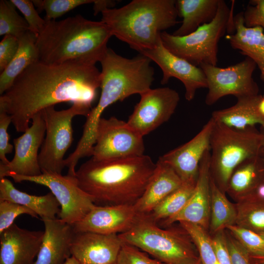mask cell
<instances>
[{
	"label": "cell",
	"instance_id": "cell-26",
	"mask_svg": "<svg viewBox=\"0 0 264 264\" xmlns=\"http://www.w3.org/2000/svg\"><path fill=\"white\" fill-rule=\"evenodd\" d=\"M220 0H177L178 16L182 24L172 34L184 36L211 22L217 15Z\"/></svg>",
	"mask_w": 264,
	"mask_h": 264
},
{
	"label": "cell",
	"instance_id": "cell-46",
	"mask_svg": "<svg viewBox=\"0 0 264 264\" xmlns=\"http://www.w3.org/2000/svg\"><path fill=\"white\" fill-rule=\"evenodd\" d=\"M258 109L260 113L264 115V95H262L258 104Z\"/></svg>",
	"mask_w": 264,
	"mask_h": 264
},
{
	"label": "cell",
	"instance_id": "cell-48",
	"mask_svg": "<svg viewBox=\"0 0 264 264\" xmlns=\"http://www.w3.org/2000/svg\"><path fill=\"white\" fill-rule=\"evenodd\" d=\"M261 132H262L263 136V146H262V153L263 154V156L264 158V130L261 128Z\"/></svg>",
	"mask_w": 264,
	"mask_h": 264
},
{
	"label": "cell",
	"instance_id": "cell-31",
	"mask_svg": "<svg viewBox=\"0 0 264 264\" xmlns=\"http://www.w3.org/2000/svg\"><path fill=\"white\" fill-rule=\"evenodd\" d=\"M196 183H182L178 188L173 191L149 214L156 222L164 220L179 212L186 204L192 196Z\"/></svg>",
	"mask_w": 264,
	"mask_h": 264
},
{
	"label": "cell",
	"instance_id": "cell-34",
	"mask_svg": "<svg viewBox=\"0 0 264 264\" xmlns=\"http://www.w3.org/2000/svg\"><path fill=\"white\" fill-rule=\"evenodd\" d=\"M95 0H33L34 6L41 12L44 10V19L55 20L75 8L86 4L94 3Z\"/></svg>",
	"mask_w": 264,
	"mask_h": 264
},
{
	"label": "cell",
	"instance_id": "cell-18",
	"mask_svg": "<svg viewBox=\"0 0 264 264\" xmlns=\"http://www.w3.org/2000/svg\"><path fill=\"white\" fill-rule=\"evenodd\" d=\"M138 215L134 205H95L81 220L72 226L74 232L119 234L132 228Z\"/></svg>",
	"mask_w": 264,
	"mask_h": 264
},
{
	"label": "cell",
	"instance_id": "cell-49",
	"mask_svg": "<svg viewBox=\"0 0 264 264\" xmlns=\"http://www.w3.org/2000/svg\"><path fill=\"white\" fill-rule=\"evenodd\" d=\"M192 264H203L201 262L200 258H199V259H198V260L197 261H196V262H195L194 263H193Z\"/></svg>",
	"mask_w": 264,
	"mask_h": 264
},
{
	"label": "cell",
	"instance_id": "cell-44",
	"mask_svg": "<svg viewBox=\"0 0 264 264\" xmlns=\"http://www.w3.org/2000/svg\"><path fill=\"white\" fill-rule=\"evenodd\" d=\"M116 1L110 0H95L94 2L93 10L94 15L99 12L110 8L116 4Z\"/></svg>",
	"mask_w": 264,
	"mask_h": 264
},
{
	"label": "cell",
	"instance_id": "cell-32",
	"mask_svg": "<svg viewBox=\"0 0 264 264\" xmlns=\"http://www.w3.org/2000/svg\"><path fill=\"white\" fill-rule=\"evenodd\" d=\"M10 0L0 1V35H10L19 39L29 31L24 18L17 12Z\"/></svg>",
	"mask_w": 264,
	"mask_h": 264
},
{
	"label": "cell",
	"instance_id": "cell-45",
	"mask_svg": "<svg viewBox=\"0 0 264 264\" xmlns=\"http://www.w3.org/2000/svg\"><path fill=\"white\" fill-rule=\"evenodd\" d=\"M250 257L252 264H264V256Z\"/></svg>",
	"mask_w": 264,
	"mask_h": 264
},
{
	"label": "cell",
	"instance_id": "cell-41",
	"mask_svg": "<svg viewBox=\"0 0 264 264\" xmlns=\"http://www.w3.org/2000/svg\"><path fill=\"white\" fill-rule=\"evenodd\" d=\"M19 39L13 36H4L0 43V71L1 72L11 62L19 48Z\"/></svg>",
	"mask_w": 264,
	"mask_h": 264
},
{
	"label": "cell",
	"instance_id": "cell-1",
	"mask_svg": "<svg viewBox=\"0 0 264 264\" xmlns=\"http://www.w3.org/2000/svg\"><path fill=\"white\" fill-rule=\"evenodd\" d=\"M100 84V72L95 65L39 61L27 67L0 95V108L11 116L16 131L24 132L35 114L58 103H77L92 109Z\"/></svg>",
	"mask_w": 264,
	"mask_h": 264
},
{
	"label": "cell",
	"instance_id": "cell-47",
	"mask_svg": "<svg viewBox=\"0 0 264 264\" xmlns=\"http://www.w3.org/2000/svg\"><path fill=\"white\" fill-rule=\"evenodd\" d=\"M64 264H79L78 262L72 256L70 257Z\"/></svg>",
	"mask_w": 264,
	"mask_h": 264
},
{
	"label": "cell",
	"instance_id": "cell-27",
	"mask_svg": "<svg viewBox=\"0 0 264 264\" xmlns=\"http://www.w3.org/2000/svg\"><path fill=\"white\" fill-rule=\"evenodd\" d=\"M263 183L264 158L261 152L260 154L245 159L234 169L226 190L234 196L242 198L255 192Z\"/></svg>",
	"mask_w": 264,
	"mask_h": 264
},
{
	"label": "cell",
	"instance_id": "cell-16",
	"mask_svg": "<svg viewBox=\"0 0 264 264\" xmlns=\"http://www.w3.org/2000/svg\"><path fill=\"white\" fill-rule=\"evenodd\" d=\"M214 123L211 118L190 140L159 157L174 169L183 183H196L201 159L210 149V137Z\"/></svg>",
	"mask_w": 264,
	"mask_h": 264
},
{
	"label": "cell",
	"instance_id": "cell-35",
	"mask_svg": "<svg viewBox=\"0 0 264 264\" xmlns=\"http://www.w3.org/2000/svg\"><path fill=\"white\" fill-rule=\"evenodd\" d=\"M251 257L264 256V240L249 229L232 225L227 227Z\"/></svg>",
	"mask_w": 264,
	"mask_h": 264
},
{
	"label": "cell",
	"instance_id": "cell-2",
	"mask_svg": "<svg viewBox=\"0 0 264 264\" xmlns=\"http://www.w3.org/2000/svg\"><path fill=\"white\" fill-rule=\"evenodd\" d=\"M155 167L156 163L145 154L102 160L91 157L76 171L75 176L96 205H134Z\"/></svg>",
	"mask_w": 264,
	"mask_h": 264
},
{
	"label": "cell",
	"instance_id": "cell-12",
	"mask_svg": "<svg viewBox=\"0 0 264 264\" xmlns=\"http://www.w3.org/2000/svg\"><path fill=\"white\" fill-rule=\"evenodd\" d=\"M143 137L127 122L112 116L98 123L91 157L102 160L144 155Z\"/></svg>",
	"mask_w": 264,
	"mask_h": 264
},
{
	"label": "cell",
	"instance_id": "cell-39",
	"mask_svg": "<svg viewBox=\"0 0 264 264\" xmlns=\"http://www.w3.org/2000/svg\"><path fill=\"white\" fill-rule=\"evenodd\" d=\"M242 12L245 26L260 27L264 30V0H250Z\"/></svg>",
	"mask_w": 264,
	"mask_h": 264
},
{
	"label": "cell",
	"instance_id": "cell-33",
	"mask_svg": "<svg viewBox=\"0 0 264 264\" xmlns=\"http://www.w3.org/2000/svg\"><path fill=\"white\" fill-rule=\"evenodd\" d=\"M196 247L203 264H219L211 239L206 229L196 224L179 222Z\"/></svg>",
	"mask_w": 264,
	"mask_h": 264
},
{
	"label": "cell",
	"instance_id": "cell-6",
	"mask_svg": "<svg viewBox=\"0 0 264 264\" xmlns=\"http://www.w3.org/2000/svg\"><path fill=\"white\" fill-rule=\"evenodd\" d=\"M214 122L210 137L209 171L223 192L234 169L245 159L261 153L263 136L255 126L239 130Z\"/></svg>",
	"mask_w": 264,
	"mask_h": 264
},
{
	"label": "cell",
	"instance_id": "cell-42",
	"mask_svg": "<svg viewBox=\"0 0 264 264\" xmlns=\"http://www.w3.org/2000/svg\"><path fill=\"white\" fill-rule=\"evenodd\" d=\"M226 241L233 264H252L249 253L236 239L226 238Z\"/></svg>",
	"mask_w": 264,
	"mask_h": 264
},
{
	"label": "cell",
	"instance_id": "cell-17",
	"mask_svg": "<svg viewBox=\"0 0 264 264\" xmlns=\"http://www.w3.org/2000/svg\"><path fill=\"white\" fill-rule=\"evenodd\" d=\"M122 243L118 234L74 232L71 255L79 264H116Z\"/></svg>",
	"mask_w": 264,
	"mask_h": 264
},
{
	"label": "cell",
	"instance_id": "cell-15",
	"mask_svg": "<svg viewBox=\"0 0 264 264\" xmlns=\"http://www.w3.org/2000/svg\"><path fill=\"white\" fill-rule=\"evenodd\" d=\"M155 62L162 71L161 83L167 84L171 78L180 80L184 85L185 99L195 97L198 89L207 88L206 76L202 69L170 52L163 45L161 38L153 48L139 52Z\"/></svg>",
	"mask_w": 264,
	"mask_h": 264
},
{
	"label": "cell",
	"instance_id": "cell-23",
	"mask_svg": "<svg viewBox=\"0 0 264 264\" xmlns=\"http://www.w3.org/2000/svg\"><path fill=\"white\" fill-rule=\"evenodd\" d=\"M235 31L225 38L231 46L251 59L260 71L264 83V30L260 27H247L244 24L243 12L234 17Z\"/></svg>",
	"mask_w": 264,
	"mask_h": 264
},
{
	"label": "cell",
	"instance_id": "cell-8",
	"mask_svg": "<svg viewBox=\"0 0 264 264\" xmlns=\"http://www.w3.org/2000/svg\"><path fill=\"white\" fill-rule=\"evenodd\" d=\"M234 17L233 5L230 9L224 0H220L217 15L211 22L184 36L163 31L161 40L170 52L196 66H217L219 42L234 23Z\"/></svg>",
	"mask_w": 264,
	"mask_h": 264
},
{
	"label": "cell",
	"instance_id": "cell-25",
	"mask_svg": "<svg viewBox=\"0 0 264 264\" xmlns=\"http://www.w3.org/2000/svg\"><path fill=\"white\" fill-rule=\"evenodd\" d=\"M6 200L27 207L42 219H54L60 212V204L50 192L43 196L28 194L16 189L6 177L0 178V201Z\"/></svg>",
	"mask_w": 264,
	"mask_h": 264
},
{
	"label": "cell",
	"instance_id": "cell-5",
	"mask_svg": "<svg viewBox=\"0 0 264 264\" xmlns=\"http://www.w3.org/2000/svg\"><path fill=\"white\" fill-rule=\"evenodd\" d=\"M101 13L112 36L139 53L154 47L160 33L179 22L175 0H133Z\"/></svg>",
	"mask_w": 264,
	"mask_h": 264
},
{
	"label": "cell",
	"instance_id": "cell-37",
	"mask_svg": "<svg viewBox=\"0 0 264 264\" xmlns=\"http://www.w3.org/2000/svg\"><path fill=\"white\" fill-rule=\"evenodd\" d=\"M13 4L23 15L29 31L37 37L44 28L45 20L39 15L32 0H10Z\"/></svg>",
	"mask_w": 264,
	"mask_h": 264
},
{
	"label": "cell",
	"instance_id": "cell-30",
	"mask_svg": "<svg viewBox=\"0 0 264 264\" xmlns=\"http://www.w3.org/2000/svg\"><path fill=\"white\" fill-rule=\"evenodd\" d=\"M242 203L237 207V225L257 233L264 232V199L253 193L242 197Z\"/></svg>",
	"mask_w": 264,
	"mask_h": 264
},
{
	"label": "cell",
	"instance_id": "cell-19",
	"mask_svg": "<svg viewBox=\"0 0 264 264\" xmlns=\"http://www.w3.org/2000/svg\"><path fill=\"white\" fill-rule=\"evenodd\" d=\"M210 149L204 154L199 163L198 176L194 193L184 207L177 214L163 220L169 225L185 221L198 224L206 230L210 218Z\"/></svg>",
	"mask_w": 264,
	"mask_h": 264
},
{
	"label": "cell",
	"instance_id": "cell-28",
	"mask_svg": "<svg viewBox=\"0 0 264 264\" xmlns=\"http://www.w3.org/2000/svg\"><path fill=\"white\" fill-rule=\"evenodd\" d=\"M37 37L30 31L19 39L18 51L9 64L0 73V94L2 95L13 85L17 78L29 66L40 61L36 42Z\"/></svg>",
	"mask_w": 264,
	"mask_h": 264
},
{
	"label": "cell",
	"instance_id": "cell-50",
	"mask_svg": "<svg viewBox=\"0 0 264 264\" xmlns=\"http://www.w3.org/2000/svg\"><path fill=\"white\" fill-rule=\"evenodd\" d=\"M258 234H259L260 236L264 240V232Z\"/></svg>",
	"mask_w": 264,
	"mask_h": 264
},
{
	"label": "cell",
	"instance_id": "cell-29",
	"mask_svg": "<svg viewBox=\"0 0 264 264\" xmlns=\"http://www.w3.org/2000/svg\"><path fill=\"white\" fill-rule=\"evenodd\" d=\"M210 218L209 225L213 232H218L236 223L237 210L210 177Z\"/></svg>",
	"mask_w": 264,
	"mask_h": 264
},
{
	"label": "cell",
	"instance_id": "cell-4",
	"mask_svg": "<svg viewBox=\"0 0 264 264\" xmlns=\"http://www.w3.org/2000/svg\"><path fill=\"white\" fill-rule=\"evenodd\" d=\"M152 61L140 54L132 59L122 57L108 48L100 62L101 92L96 106L86 117L79 145L90 149L95 144L98 123L102 113L110 105L151 88L154 80Z\"/></svg>",
	"mask_w": 264,
	"mask_h": 264
},
{
	"label": "cell",
	"instance_id": "cell-7",
	"mask_svg": "<svg viewBox=\"0 0 264 264\" xmlns=\"http://www.w3.org/2000/svg\"><path fill=\"white\" fill-rule=\"evenodd\" d=\"M118 236L122 242L166 264H192L199 258L193 241L183 229H162L149 214H138L132 228Z\"/></svg>",
	"mask_w": 264,
	"mask_h": 264
},
{
	"label": "cell",
	"instance_id": "cell-9",
	"mask_svg": "<svg viewBox=\"0 0 264 264\" xmlns=\"http://www.w3.org/2000/svg\"><path fill=\"white\" fill-rule=\"evenodd\" d=\"M91 109L74 103L68 109L57 110L54 106L42 112L45 123V137L39 154L38 160L42 173L62 174L65 154L73 140L72 121L77 115L88 116Z\"/></svg>",
	"mask_w": 264,
	"mask_h": 264
},
{
	"label": "cell",
	"instance_id": "cell-3",
	"mask_svg": "<svg viewBox=\"0 0 264 264\" xmlns=\"http://www.w3.org/2000/svg\"><path fill=\"white\" fill-rule=\"evenodd\" d=\"M45 20L36 44L40 61L46 64L77 62L95 65L104 57L112 36L101 21L88 20L80 15L58 21Z\"/></svg>",
	"mask_w": 264,
	"mask_h": 264
},
{
	"label": "cell",
	"instance_id": "cell-20",
	"mask_svg": "<svg viewBox=\"0 0 264 264\" xmlns=\"http://www.w3.org/2000/svg\"><path fill=\"white\" fill-rule=\"evenodd\" d=\"M44 235L13 223L0 233V264H34Z\"/></svg>",
	"mask_w": 264,
	"mask_h": 264
},
{
	"label": "cell",
	"instance_id": "cell-11",
	"mask_svg": "<svg viewBox=\"0 0 264 264\" xmlns=\"http://www.w3.org/2000/svg\"><path fill=\"white\" fill-rule=\"evenodd\" d=\"M15 182L29 181L48 188L60 205L59 219L73 225L81 220L95 205L91 198L79 186L75 176L44 173L34 176L9 173Z\"/></svg>",
	"mask_w": 264,
	"mask_h": 264
},
{
	"label": "cell",
	"instance_id": "cell-10",
	"mask_svg": "<svg viewBox=\"0 0 264 264\" xmlns=\"http://www.w3.org/2000/svg\"><path fill=\"white\" fill-rule=\"evenodd\" d=\"M256 67L255 63L248 57L224 68L207 64L200 66L206 76L208 89L205 104L211 106L229 95L237 99L259 94L258 85L253 78Z\"/></svg>",
	"mask_w": 264,
	"mask_h": 264
},
{
	"label": "cell",
	"instance_id": "cell-43",
	"mask_svg": "<svg viewBox=\"0 0 264 264\" xmlns=\"http://www.w3.org/2000/svg\"><path fill=\"white\" fill-rule=\"evenodd\" d=\"M212 242L219 264H233L227 246L225 237L219 233L212 239Z\"/></svg>",
	"mask_w": 264,
	"mask_h": 264
},
{
	"label": "cell",
	"instance_id": "cell-36",
	"mask_svg": "<svg viewBox=\"0 0 264 264\" xmlns=\"http://www.w3.org/2000/svg\"><path fill=\"white\" fill-rule=\"evenodd\" d=\"M23 214L38 218L34 212L25 206L6 200L0 201V233L14 223L17 217Z\"/></svg>",
	"mask_w": 264,
	"mask_h": 264
},
{
	"label": "cell",
	"instance_id": "cell-13",
	"mask_svg": "<svg viewBox=\"0 0 264 264\" xmlns=\"http://www.w3.org/2000/svg\"><path fill=\"white\" fill-rule=\"evenodd\" d=\"M140 96L127 123L144 137L171 118L180 97L176 91L168 87L150 88Z\"/></svg>",
	"mask_w": 264,
	"mask_h": 264
},
{
	"label": "cell",
	"instance_id": "cell-24",
	"mask_svg": "<svg viewBox=\"0 0 264 264\" xmlns=\"http://www.w3.org/2000/svg\"><path fill=\"white\" fill-rule=\"evenodd\" d=\"M262 95L237 98L236 103L229 108L215 110L211 117L215 122L242 130L260 124L264 130V115L258 109Z\"/></svg>",
	"mask_w": 264,
	"mask_h": 264
},
{
	"label": "cell",
	"instance_id": "cell-22",
	"mask_svg": "<svg viewBox=\"0 0 264 264\" xmlns=\"http://www.w3.org/2000/svg\"><path fill=\"white\" fill-rule=\"evenodd\" d=\"M182 183L174 169L158 159L144 192L134 204L136 212L138 214L150 213L163 199L181 186Z\"/></svg>",
	"mask_w": 264,
	"mask_h": 264
},
{
	"label": "cell",
	"instance_id": "cell-38",
	"mask_svg": "<svg viewBox=\"0 0 264 264\" xmlns=\"http://www.w3.org/2000/svg\"><path fill=\"white\" fill-rule=\"evenodd\" d=\"M116 264H166L150 258L138 248L123 242Z\"/></svg>",
	"mask_w": 264,
	"mask_h": 264
},
{
	"label": "cell",
	"instance_id": "cell-14",
	"mask_svg": "<svg viewBox=\"0 0 264 264\" xmlns=\"http://www.w3.org/2000/svg\"><path fill=\"white\" fill-rule=\"evenodd\" d=\"M31 125L20 136L13 139L15 154L6 164L0 163V178L9 173L25 176L41 175L39 150L44 139L45 123L42 111L32 119Z\"/></svg>",
	"mask_w": 264,
	"mask_h": 264
},
{
	"label": "cell",
	"instance_id": "cell-21",
	"mask_svg": "<svg viewBox=\"0 0 264 264\" xmlns=\"http://www.w3.org/2000/svg\"><path fill=\"white\" fill-rule=\"evenodd\" d=\"M42 220L44 235L34 264H64L71 256L72 226L56 218Z\"/></svg>",
	"mask_w": 264,
	"mask_h": 264
},
{
	"label": "cell",
	"instance_id": "cell-40",
	"mask_svg": "<svg viewBox=\"0 0 264 264\" xmlns=\"http://www.w3.org/2000/svg\"><path fill=\"white\" fill-rule=\"evenodd\" d=\"M12 123V118L3 109L0 108V163L6 164L9 160L6 155L11 153L14 148L9 142L8 128Z\"/></svg>",
	"mask_w": 264,
	"mask_h": 264
}]
</instances>
